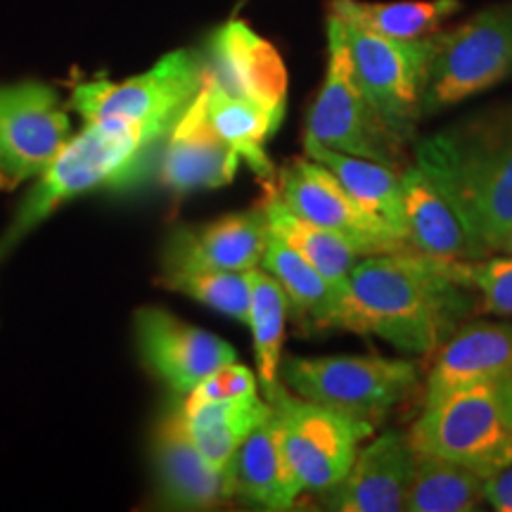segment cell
<instances>
[{
  "instance_id": "603a6c76",
  "label": "cell",
  "mask_w": 512,
  "mask_h": 512,
  "mask_svg": "<svg viewBox=\"0 0 512 512\" xmlns=\"http://www.w3.org/2000/svg\"><path fill=\"white\" fill-rule=\"evenodd\" d=\"M200 98L204 105V114L219 136L238 150L242 162L261 178L266 185L275 181V169L271 157H268L266 145L285 119V110H273V107L259 105V102L235 98L211 86L202 79Z\"/></svg>"
},
{
  "instance_id": "83f0119b",
  "label": "cell",
  "mask_w": 512,
  "mask_h": 512,
  "mask_svg": "<svg viewBox=\"0 0 512 512\" xmlns=\"http://www.w3.org/2000/svg\"><path fill=\"white\" fill-rule=\"evenodd\" d=\"M249 283H252V302H249V328L254 337L256 377H259L264 399L283 387L280 382V361H283L285 323L290 316V302L283 285L271 273L261 271L259 266L249 268Z\"/></svg>"
},
{
  "instance_id": "ac0fdd59",
  "label": "cell",
  "mask_w": 512,
  "mask_h": 512,
  "mask_svg": "<svg viewBox=\"0 0 512 512\" xmlns=\"http://www.w3.org/2000/svg\"><path fill=\"white\" fill-rule=\"evenodd\" d=\"M512 377V325L467 323L437 349L427 375L425 406L479 382Z\"/></svg>"
},
{
  "instance_id": "8fae6325",
  "label": "cell",
  "mask_w": 512,
  "mask_h": 512,
  "mask_svg": "<svg viewBox=\"0 0 512 512\" xmlns=\"http://www.w3.org/2000/svg\"><path fill=\"white\" fill-rule=\"evenodd\" d=\"M266 188H271L292 214L337 233L361 256L411 252L401 235L363 209L335 174L316 159H294Z\"/></svg>"
},
{
  "instance_id": "6da1fadb",
  "label": "cell",
  "mask_w": 512,
  "mask_h": 512,
  "mask_svg": "<svg viewBox=\"0 0 512 512\" xmlns=\"http://www.w3.org/2000/svg\"><path fill=\"white\" fill-rule=\"evenodd\" d=\"M415 166L456 211L472 259L501 254L512 230V102L418 140Z\"/></svg>"
},
{
  "instance_id": "f1b7e54d",
  "label": "cell",
  "mask_w": 512,
  "mask_h": 512,
  "mask_svg": "<svg viewBox=\"0 0 512 512\" xmlns=\"http://www.w3.org/2000/svg\"><path fill=\"white\" fill-rule=\"evenodd\" d=\"M482 472L453 460L418 451V463L406 496L411 512H470L484 501Z\"/></svg>"
},
{
  "instance_id": "7a4b0ae2",
  "label": "cell",
  "mask_w": 512,
  "mask_h": 512,
  "mask_svg": "<svg viewBox=\"0 0 512 512\" xmlns=\"http://www.w3.org/2000/svg\"><path fill=\"white\" fill-rule=\"evenodd\" d=\"M349 299L354 335H375L406 354L439 349L477 306L451 261L415 252L361 256Z\"/></svg>"
},
{
  "instance_id": "4dcf8cb0",
  "label": "cell",
  "mask_w": 512,
  "mask_h": 512,
  "mask_svg": "<svg viewBox=\"0 0 512 512\" xmlns=\"http://www.w3.org/2000/svg\"><path fill=\"white\" fill-rule=\"evenodd\" d=\"M460 283L482 299V311L512 316V256L451 261Z\"/></svg>"
},
{
  "instance_id": "f546056e",
  "label": "cell",
  "mask_w": 512,
  "mask_h": 512,
  "mask_svg": "<svg viewBox=\"0 0 512 512\" xmlns=\"http://www.w3.org/2000/svg\"><path fill=\"white\" fill-rule=\"evenodd\" d=\"M157 285L185 294L238 323H249V271H164Z\"/></svg>"
},
{
  "instance_id": "7402d4cb",
  "label": "cell",
  "mask_w": 512,
  "mask_h": 512,
  "mask_svg": "<svg viewBox=\"0 0 512 512\" xmlns=\"http://www.w3.org/2000/svg\"><path fill=\"white\" fill-rule=\"evenodd\" d=\"M406 238L411 252L439 261L472 259L470 242L451 204L418 166L401 171Z\"/></svg>"
},
{
  "instance_id": "44dd1931",
  "label": "cell",
  "mask_w": 512,
  "mask_h": 512,
  "mask_svg": "<svg viewBox=\"0 0 512 512\" xmlns=\"http://www.w3.org/2000/svg\"><path fill=\"white\" fill-rule=\"evenodd\" d=\"M261 266L283 285L290 313L309 332H354V309L349 290L332 285L304 256L271 233Z\"/></svg>"
},
{
  "instance_id": "30bf717a",
  "label": "cell",
  "mask_w": 512,
  "mask_h": 512,
  "mask_svg": "<svg viewBox=\"0 0 512 512\" xmlns=\"http://www.w3.org/2000/svg\"><path fill=\"white\" fill-rule=\"evenodd\" d=\"M268 403L278 420L287 465L302 491H330L342 482L358 448L375 432L373 422L306 401L285 384Z\"/></svg>"
},
{
  "instance_id": "4316f807",
  "label": "cell",
  "mask_w": 512,
  "mask_h": 512,
  "mask_svg": "<svg viewBox=\"0 0 512 512\" xmlns=\"http://www.w3.org/2000/svg\"><path fill=\"white\" fill-rule=\"evenodd\" d=\"M460 0H330L328 15L389 38H425L437 34L441 22L456 15Z\"/></svg>"
},
{
  "instance_id": "ba28073f",
  "label": "cell",
  "mask_w": 512,
  "mask_h": 512,
  "mask_svg": "<svg viewBox=\"0 0 512 512\" xmlns=\"http://www.w3.org/2000/svg\"><path fill=\"white\" fill-rule=\"evenodd\" d=\"M202 86V57L190 50L164 55L150 72L126 81L79 83L72 110L86 121H121L166 140Z\"/></svg>"
},
{
  "instance_id": "e0dca14e",
  "label": "cell",
  "mask_w": 512,
  "mask_h": 512,
  "mask_svg": "<svg viewBox=\"0 0 512 512\" xmlns=\"http://www.w3.org/2000/svg\"><path fill=\"white\" fill-rule=\"evenodd\" d=\"M242 157L211 128L197 91L166 136L162 183L176 192L211 190L233 183Z\"/></svg>"
},
{
  "instance_id": "d4e9b609",
  "label": "cell",
  "mask_w": 512,
  "mask_h": 512,
  "mask_svg": "<svg viewBox=\"0 0 512 512\" xmlns=\"http://www.w3.org/2000/svg\"><path fill=\"white\" fill-rule=\"evenodd\" d=\"M181 408L190 439L200 448L204 460L221 472L226 470L242 439L271 413V403L259 394L192 408H185L181 401Z\"/></svg>"
},
{
  "instance_id": "cb8c5ba5",
  "label": "cell",
  "mask_w": 512,
  "mask_h": 512,
  "mask_svg": "<svg viewBox=\"0 0 512 512\" xmlns=\"http://www.w3.org/2000/svg\"><path fill=\"white\" fill-rule=\"evenodd\" d=\"M306 157L316 159L330 169L339 183L347 188L354 200L382 219L396 235L406 238V207H403V188L401 171L392 166L373 162L366 157H354L347 152L330 150V147L309 145L304 147ZM411 249V247H408Z\"/></svg>"
},
{
  "instance_id": "2e32d148",
  "label": "cell",
  "mask_w": 512,
  "mask_h": 512,
  "mask_svg": "<svg viewBox=\"0 0 512 512\" xmlns=\"http://www.w3.org/2000/svg\"><path fill=\"white\" fill-rule=\"evenodd\" d=\"M271 240L264 202L200 228H181L166 242L164 271H249Z\"/></svg>"
},
{
  "instance_id": "4fadbf2b",
  "label": "cell",
  "mask_w": 512,
  "mask_h": 512,
  "mask_svg": "<svg viewBox=\"0 0 512 512\" xmlns=\"http://www.w3.org/2000/svg\"><path fill=\"white\" fill-rule=\"evenodd\" d=\"M202 79L219 91L273 110H287V67L266 38L247 22L230 19L211 34Z\"/></svg>"
},
{
  "instance_id": "9c48e42d",
  "label": "cell",
  "mask_w": 512,
  "mask_h": 512,
  "mask_svg": "<svg viewBox=\"0 0 512 512\" xmlns=\"http://www.w3.org/2000/svg\"><path fill=\"white\" fill-rule=\"evenodd\" d=\"M309 145L373 159L399 171L406 162L408 145L373 110L358 86L347 48L330 22L328 72L306 119L304 147Z\"/></svg>"
},
{
  "instance_id": "8992f818",
  "label": "cell",
  "mask_w": 512,
  "mask_h": 512,
  "mask_svg": "<svg viewBox=\"0 0 512 512\" xmlns=\"http://www.w3.org/2000/svg\"><path fill=\"white\" fill-rule=\"evenodd\" d=\"M347 48L354 76L373 110L403 143H415L422 119L434 34L425 38H389L328 15Z\"/></svg>"
},
{
  "instance_id": "3957f363",
  "label": "cell",
  "mask_w": 512,
  "mask_h": 512,
  "mask_svg": "<svg viewBox=\"0 0 512 512\" xmlns=\"http://www.w3.org/2000/svg\"><path fill=\"white\" fill-rule=\"evenodd\" d=\"M159 138L121 121H93L69 138L38 183L19 204L15 219L0 240V254L41 226L62 202L102 185L131 183L140 176Z\"/></svg>"
},
{
  "instance_id": "5bb4252c",
  "label": "cell",
  "mask_w": 512,
  "mask_h": 512,
  "mask_svg": "<svg viewBox=\"0 0 512 512\" xmlns=\"http://www.w3.org/2000/svg\"><path fill=\"white\" fill-rule=\"evenodd\" d=\"M136 344L145 366L176 394H188L216 368L233 363V344L197 325L183 323L164 309H140L133 320Z\"/></svg>"
},
{
  "instance_id": "ffe728a7",
  "label": "cell",
  "mask_w": 512,
  "mask_h": 512,
  "mask_svg": "<svg viewBox=\"0 0 512 512\" xmlns=\"http://www.w3.org/2000/svg\"><path fill=\"white\" fill-rule=\"evenodd\" d=\"M223 494L266 510H290L304 494L287 465L273 408L228 460L223 470Z\"/></svg>"
},
{
  "instance_id": "9a60e30c",
  "label": "cell",
  "mask_w": 512,
  "mask_h": 512,
  "mask_svg": "<svg viewBox=\"0 0 512 512\" xmlns=\"http://www.w3.org/2000/svg\"><path fill=\"white\" fill-rule=\"evenodd\" d=\"M415 463L418 451L411 437L396 430L384 432L358 448L347 477L325 496V508L339 512L403 510Z\"/></svg>"
},
{
  "instance_id": "484cf974",
  "label": "cell",
  "mask_w": 512,
  "mask_h": 512,
  "mask_svg": "<svg viewBox=\"0 0 512 512\" xmlns=\"http://www.w3.org/2000/svg\"><path fill=\"white\" fill-rule=\"evenodd\" d=\"M264 207L268 228H271L275 238H280L299 256H304L332 285L349 290V273L358 264L361 254L347 240L339 238L337 233H332L328 228H320L316 223L292 214L271 188H266Z\"/></svg>"
},
{
  "instance_id": "52a82bcc",
  "label": "cell",
  "mask_w": 512,
  "mask_h": 512,
  "mask_svg": "<svg viewBox=\"0 0 512 512\" xmlns=\"http://www.w3.org/2000/svg\"><path fill=\"white\" fill-rule=\"evenodd\" d=\"M512 76V3L491 5L434 34L422 117H432Z\"/></svg>"
},
{
  "instance_id": "277c9868",
  "label": "cell",
  "mask_w": 512,
  "mask_h": 512,
  "mask_svg": "<svg viewBox=\"0 0 512 512\" xmlns=\"http://www.w3.org/2000/svg\"><path fill=\"white\" fill-rule=\"evenodd\" d=\"M408 437L415 451L494 475L512 460V377L472 384L425 406Z\"/></svg>"
},
{
  "instance_id": "1f68e13d",
  "label": "cell",
  "mask_w": 512,
  "mask_h": 512,
  "mask_svg": "<svg viewBox=\"0 0 512 512\" xmlns=\"http://www.w3.org/2000/svg\"><path fill=\"white\" fill-rule=\"evenodd\" d=\"M259 394V384H256V375L247 366L240 363H226V366L216 368L204 380H200L195 387L185 394L183 406H204V403L216 401H233L242 399V396Z\"/></svg>"
},
{
  "instance_id": "5b68a950",
  "label": "cell",
  "mask_w": 512,
  "mask_h": 512,
  "mask_svg": "<svg viewBox=\"0 0 512 512\" xmlns=\"http://www.w3.org/2000/svg\"><path fill=\"white\" fill-rule=\"evenodd\" d=\"M280 377L292 394L377 425L418 387V366L384 356H285Z\"/></svg>"
},
{
  "instance_id": "d6986e66",
  "label": "cell",
  "mask_w": 512,
  "mask_h": 512,
  "mask_svg": "<svg viewBox=\"0 0 512 512\" xmlns=\"http://www.w3.org/2000/svg\"><path fill=\"white\" fill-rule=\"evenodd\" d=\"M155 479L166 508L207 510L226 498L223 472L211 467L190 439L181 403H171L157 425Z\"/></svg>"
},
{
  "instance_id": "d6a6232c",
  "label": "cell",
  "mask_w": 512,
  "mask_h": 512,
  "mask_svg": "<svg viewBox=\"0 0 512 512\" xmlns=\"http://www.w3.org/2000/svg\"><path fill=\"white\" fill-rule=\"evenodd\" d=\"M484 501L494 510L512 512V460L501 470H496L494 475L486 477Z\"/></svg>"
},
{
  "instance_id": "7c38bea8",
  "label": "cell",
  "mask_w": 512,
  "mask_h": 512,
  "mask_svg": "<svg viewBox=\"0 0 512 512\" xmlns=\"http://www.w3.org/2000/svg\"><path fill=\"white\" fill-rule=\"evenodd\" d=\"M69 138L72 126L53 88L0 86V190L41 176Z\"/></svg>"
},
{
  "instance_id": "836d02e7",
  "label": "cell",
  "mask_w": 512,
  "mask_h": 512,
  "mask_svg": "<svg viewBox=\"0 0 512 512\" xmlns=\"http://www.w3.org/2000/svg\"><path fill=\"white\" fill-rule=\"evenodd\" d=\"M501 254H510L512 256V230L508 233V238H505L503 247H501Z\"/></svg>"
}]
</instances>
